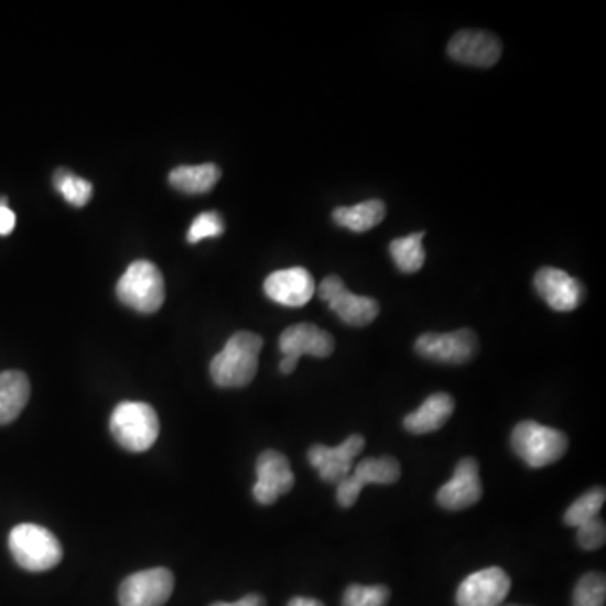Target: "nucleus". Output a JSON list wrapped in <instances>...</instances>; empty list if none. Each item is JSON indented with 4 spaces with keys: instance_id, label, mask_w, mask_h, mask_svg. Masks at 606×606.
I'll return each instance as SVG.
<instances>
[{
    "instance_id": "nucleus-1",
    "label": "nucleus",
    "mask_w": 606,
    "mask_h": 606,
    "mask_svg": "<svg viewBox=\"0 0 606 606\" xmlns=\"http://www.w3.org/2000/svg\"><path fill=\"white\" fill-rule=\"evenodd\" d=\"M263 339L255 332H236L225 349L210 360L209 375L219 388H245L258 372Z\"/></svg>"
},
{
    "instance_id": "nucleus-2",
    "label": "nucleus",
    "mask_w": 606,
    "mask_h": 606,
    "mask_svg": "<svg viewBox=\"0 0 606 606\" xmlns=\"http://www.w3.org/2000/svg\"><path fill=\"white\" fill-rule=\"evenodd\" d=\"M110 432L121 448L143 453L158 442L161 421L150 404L123 401L111 413Z\"/></svg>"
},
{
    "instance_id": "nucleus-3",
    "label": "nucleus",
    "mask_w": 606,
    "mask_h": 606,
    "mask_svg": "<svg viewBox=\"0 0 606 606\" xmlns=\"http://www.w3.org/2000/svg\"><path fill=\"white\" fill-rule=\"evenodd\" d=\"M9 551L22 570L43 573L53 570L63 560V548L56 535L43 526H15L9 534Z\"/></svg>"
},
{
    "instance_id": "nucleus-4",
    "label": "nucleus",
    "mask_w": 606,
    "mask_h": 606,
    "mask_svg": "<svg viewBox=\"0 0 606 606\" xmlns=\"http://www.w3.org/2000/svg\"><path fill=\"white\" fill-rule=\"evenodd\" d=\"M513 453L528 467L542 468L556 464L567 452V436L560 430L535 421H521L510 435Z\"/></svg>"
},
{
    "instance_id": "nucleus-5",
    "label": "nucleus",
    "mask_w": 606,
    "mask_h": 606,
    "mask_svg": "<svg viewBox=\"0 0 606 606\" xmlns=\"http://www.w3.org/2000/svg\"><path fill=\"white\" fill-rule=\"evenodd\" d=\"M117 296L123 305L140 314H154L165 300L161 270L152 261H133L118 280Z\"/></svg>"
},
{
    "instance_id": "nucleus-6",
    "label": "nucleus",
    "mask_w": 606,
    "mask_h": 606,
    "mask_svg": "<svg viewBox=\"0 0 606 606\" xmlns=\"http://www.w3.org/2000/svg\"><path fill=\"white\" fill-rule=\"evenodd\" d=\"M318 296L327 302L328 309L336 312L344 324L353 327L369 325L379 314V303L375 299L354 295L337 275L322 280Z\"/></svg>"
},
{
    "instance_id": "nucleus-7",
    "label": "nucleus",
    "mask_w": 606,
    "mask_h": 606,
    "mask_svg": "<svg viewBox=\"0 0 606 606\" xmlns=\"http://www.w3.org/2000/svg\"><path fill=\"white\" fill-rule=\"evenodd\" d=\"M174 592V574L167 567L139 571L123 580L120 606H164Z\"/></svg>"
},
{
    "instance_id": "nucleus-8",
    "label": "nucleus",
    "mask_w": 606,
    "mask_h": 606,
    "mask_svg": "<svg viewBox=\"0 0 606 606\" xmlns=\"http://www.w3.org/2000/svg\"><path fill=\"white\" fill-rule=\"evenodd\" d=\"M414 350L423 359L440 364H465L474 359L478 350V339L472 328L435 334L426 332L418 337Z\"/></svg>"
},
{
    "instance_id": "nucleus-9",
    "label": "nucleus",
    "mask_w": 606,
    "mask_h": 606,
    "mask_svg": "<svg viewBox=\"0 0 606 606\" xmlns=\"http://www.w3.org/2000/svg\"><path fill=\"white\" fill-rule=\"evenodd\" d=\"M401 465L394 457L364 458L354 467V474L337 484V502L349 509L359 499L366 485H391L400 480Z\"/></svg>"
},
{
    "instance_id": "nucleus-10",
    "label": "nucleus",
    "mask_w": 606,
    "mask_h": 606,
    "mask_svg": "<svg viewBox=\"0 0 606 606\" xmlns=\"http://www.w3.org/2000/svg\"><path fill=\"white\" fill-rule=\"evenodd\" d=\"M295 485V475L289 458L277 450H264L257 461V484L253 497L261 506H271L289 494Z\"/></svg>"
},
{
    "instance_id": "nucleus-11",
    "label": "nucleus",
    "mask_w": 606,
    "mask_h": 606,
    "mask_svg": "<svg viewBox=\"0 0 606 606\" xmlns=\"http://www.w3.org/2000/svg\"><path fill=\"white\" fill-rule=\"evenodd\" d=\"M366 440L362 435H350L339 446L314 445L309 450V462L327 484H339L349 477L354 461L362 453Z\"/></svg>"
},
{
    "instance_id": "nucleus-12",
    "label": "nucleus",
    "mask_w": 606,
    "mask_h": 606,
    "mask_svg": "<svg viewBox=\"0 0 606 606\" xmlns=\"http://www.w3.org/2000/svg\"><path fill=\"white\" fill-rule=\"evenodd\" d=\"M510 592L509 574L502 567L475 571L458 586V606H500Z\"/></svg>"
},
{
    "instance_id": "nucleus-13",
    "label": "nucleus",
    "mask_w": 606,
    "mask_h": 606,
    "mask_svg": "<svg viewBox=\"0 0 606 606\" xmlns=\"http://www.w3.org/2000/svg\"><path fill=\"white\" fill-rule=\"evenodd\" d=\"M535 292L556 312H571L585 300V286L560 268L545 267L535 273Z\"/></svg>"
},
{
    "instance_id": "nucleus-14",
    "label": "nucleus",
    "mask_w": 606,
    "mask_h": 606,
    "mask_svg": "<svg viewBox=\"0 0 606 606\" xmlns=\"http://www.w3.org/2000/svg\"><path fill=\"white\" fill-rule=\"evenodd\" d=\"M478 462L472 457L462 458L453 477L436 493V502L446 510H464L481 499Z\"/></svg>"
},
{
    "instance_id": "nucleus-15",
    "label": "nucleus",
    "mask_w": 606,
    "mask_h": 606,
    "mask_svg": "<svg viewBox=\"0 0 606 606\" xmlns=\"http://www.w3.org/2000/svg\"><path fill=\"white\" fill-rule=\"evenodd\" d=\"M263 289L268 299L283 307H303L314 296L315 282L305 268L293 267L268 275Z\"/></svg>"
},
{
    "instance_id": "nucleus-16",
    "label": "nucleus",
    "mask_w": 606,
    "mask_h": 606,
    "mask_svg": "<svg viewBox=\"0 0 606 606\" xmlns=\"http://www.w3.org/2000/svg\"><path fill=\"white\" fill-rule=\"evenodd\" d=\"M448 54L462 65L489 68L496 65L502 54V44L494 34L485 31H461L450 40Z\"/></svg>"
},
{
    "instance_id": "nucleus-17",
    "label": "nucleus",
    "mask_w": 606,
    "mask_h": 606,
    "mask_svg": "<svg viewBox=\"0 0 606 606\" xmlns=\"http://www.w3.org/2000/svg\"><path fill=\"white\" fill-rule=\"evenodd\" d=\"M336 349V340L324 328L314 324H296L283 331L280 350L286 359L299 362L302 356L325 359Z\"/></svg>"
},
{
    "instance_id": "nucleus-18",
    "label": "nucleus",
    "mask_w": 606,
    "mask_h": 606,
    "mask_svg": "<svg viewBox=\"0 0 606 606\" xmlns=\"http://www.w3.org/2000/svg\"><path fill=\"white\" fill-rule=\"evenodd\" d=\"M453 411H455V400L446 392H435L426 398L416 411L404 418V430L413 435L439 432L452 418Z\"/></svg>"
},
{
    "instance_id": "nucleus-19",
    "label": "nucleus",
    "mask_w": 606,
    "mask_h": 606,
    "mask_svg": "<svg viewBox=\"0 0 606 606\" xmlns=\"http://www.w3.org/2000/svg\"><path fill=\"white\" fill-rule=\"evenodd\" d=\"M31 398V382L22 371L0 372V426L21 416Z\"/></svg>"
},
{
    "instance_id": "nucleus-20",
    "label": "nucleus",
    "mask_w": 606,
    "mask_h": 606,
    "mask_svg": "<svg viewBox=\"0 0 606 606\" xmlns=\"http://www.w3.org/2000/svg\"><path fill=\"white\" fill-rule=\"evenodd\" d=\"M221 178L218 165H181L169 174V182L174 190L184 194L209 193Z\"/></svg>"
},
{
    "instance_id": "nucleus-21",
    "label": "nucleus",
    "mask_w": 606,
    "mask_h": 606,
    "mask_svg": "<svg viewBox=\"0 0 606 606\" xmlns=\"http://www.w3.org/2000/svg\"><path fill=\"white\" fill-rule=\"evenodd\" d=\"M386 204L379 199L364 201L350 207H337L332 218L343 228L354 232L369 231L385 219Z\"/></svg>"
},
{
    "instance_id": "nucleus-22",
    "label": "nucleus",
    "mask_w": 606,
    "mask_h": 606,
    "mask_svg": "<svg viewBox=\"0 0 606 606\" xmlns=\"http://www.w3.org/2000/svg\"><path fill=\"white\" fill-rule=\"evenodd\" d=\"M423 236L424 232H416V235L404 236V238L391 241L389 253H391L398 270L403 273H416L421 270L424 258H426L423 250Z\"/></svg>"
},
{
    "instance_id": "nucleus-23",
    "label": "nucleus",
    "mask_w": 606,
    "mask_h": 606,
    "mask_svg": "<svg viewBox=\"0 0 606 606\" xmlns=\"http://www.w3.org/2000/svg\"><path fill=\"white\" fill-rule=\"evenodd\" d=\"M605 499L606 494L603 487H595V489L583 494L582 497H578L567 507L566 512H564V524L570 526V528H580V526L598 518Z\"/></svg>"
},
{
    "instance_id": "nucleus-24",
    "label": "nucleus",
    "mask_w": 606,
    "mask_h": 606,
    "mask_svg": "<svg viewBox=\"0 0 606 606\" xmlns=\"http://www.w3.org/2000/svg\"><path fill=\"white\" fill-rule=\"evenodd\" d=\"M54 187L65 197L66 203L75 207H83L94 196V186L86 178L78 177L68 169H57L54 174Z\"/></svg>"
},
{
    "instance_id": "nucleus-25",
    "label": "nucleus",
    "mask_w": 606,
    "mask_h": 606,
    "mask_svg": "<svg viewBox=\"0 0 606 606\" xmlns=\"http://www.w3.org/2000/svg\"><path fill=\"white\" fill-rule=\"evenodd\" d=\"M605 574L588 573L580 580L574 588L573 606H605Z\"/></svg>"
},
{
    "instance_id": "nucleus-26",
    "label": "nucleus",
    "mask_w": 606,
    "mask_h": 606,
    "mask_svg": "<svg viewBox=\"0 0 606 606\" xmlns=\"http://www.w3.org/2000/svg\"><path fill=\"white\" fill-rule=\"evenodd\" d=\"M388 586L350 585L344 593L343 606H386L389 602Z\"/></svg>"
},
{
    "instance_id": "nucleus-27",
    "label": "nucleus",
    "mask_w": 606,
    "mask_h": 606,
    "mask_svg": "<svg viewBox=\"0 0 606 606\" xmlns=\"http://www.w3.org/2000/svg\"><path fill=\"white\" fill-rule=\"evenodd\" d=\"M225 231V223L221 216L216 210H207L203 215L197 216L187 231V241L199 242L206 238H216Z\"/></svg>"
},
{
    "instance_id": "nucleus-28",
    "label": "nucleus",
    "mask_w": 606,
    "mask_h": 606,
    "mask_svg": "<svg viewBox=\"0 0 606 606\" xmlns=\"http://www.w3.org/2000/svg\"><path fill=\"white\" fill-rule=\"evenodd\" d=\"M576 541H578V544L582 545L585 551L599 550L606 541L605 522L596 518L593 519V521L586 522V524L580 526Z\"/></svg>"
},
{
    "instance_id": "nucleus-29",
    "label": "nucleus",
    "mask_w": 606,
    "mask_h": 606,
    "mask_svg": "<svg viewBox=\"0 0 606 606\" xmlns=\"http://www.w3.org/2000/svg\"><path fill=\"white\" fill-rule=\"evenodd\" d=\"M15 215L9 206H0V236H8L14 231Z\"/></svg>"
},
{
    "instance_id": "nucleus-30",
    "label": "nucleus",
    "mask_w": 606,
    "mask_h": 606,
    "mask_svg": "<svg viewBox=\"0 0 606 606\" xmlns=\"http://www.w3.org/2000/svg\"><path fill=\"white\" fill-rule=\"evenodd\" d=\"M210 606H267L263 596L251 593V595L242 596L241 599L235 603L218 602L213 603Z\"/></svg>"
},
{
    "instance_id": "nucleus-31",
    "label": "nucleus",
    "mask_w": 606,
    "mask_h": 606,
    "mask_svg": "<svg viewBox=\"0 0 606 606\" xmlns=\"http://www.w3.org/2000/svg\"><path fill=\"white\" fill-rule=\"evenodd\" d=\"M286 606H325L321 599L305 598V596H296L292 598Z\"/></svg>"
},
{
    "instance_id": "nucleus-32",
    "label": "nucleus",
    "mask_w": 606,
    "mask_h": 606,
    "mask_svg": "<svg viewBox=\"0 0 606 606\" xmlns=\"http://www.w3.org/2000/svg\"><path fill=\"white\" fill-rule=\"evenodd\" d=\"M506 606H521V605H506Z\"/></svg>"
}]
</instances>
